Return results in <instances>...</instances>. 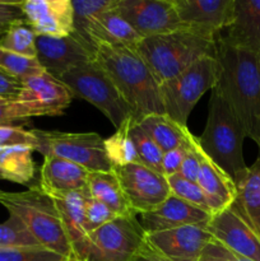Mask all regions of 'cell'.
I'll return each mask as SVG.
<instances>
[{"instance_id": "obj_34", "label": "cell", "mask_w": 260, "mask_h": 261, "mask_svg": "<svg viewBox=\"0 0 260 261\" xmlns=\"http://www.w3.org/2000/svg\"><path fill=\"white\" fill-rule=\"evenodd\" d=\"M167 182L168 186H170L171 194H173L177 198L183 199V200L188 201V203L193 204V205L211 213L205 194H204V191L201 190V188L198 184L185 180V178H183L178 175H173L167 177Z\"/></svg>"}, {"instance_id": "obj_13", "label": "cell", "mask_w": 260, "mask_h": 261, "mask_svg": "<svg viewBox=\"0 0 260 261\" xmlns=\"http://www.w3.org/2000/svg\"><path fill=\"white\" fill-rule=\"evenodd\" d=\"M184 27L214 38L233 22L235 0H173Z\"/></svg>"}, {"instance_id": "obj_39", "label": "cell", "mask_w": 260, "mask_h": 261, "mask_svg": "<svg viewBox=\"0 0 260 261\" xmlns=\"http://www.w3.org/2000/svg\"><path fill=\"white\" fill-rule=\"evenodd\" d=\"M189 142H190V148L184 158L181 167L176 175L181 176L183 178L189 181L196 182L198 180L199 168H200V161H199L198 147H196V137L190 133L189 134Z\"/></svg>"}, {"instance_id": "obj_31", "label": "cell", "mask_w": 260, "mask_h": 261, "mask_svg": "<svg viewBox=\"0 0 260 261\" xmlns=\"http://www.w3.org/2000/svg\"><path fill=\"white\" fill-rule=\"evenodd\" d=\"M130 137L134 143L135 152H137L138 163L144 165L152 170L157 171L163 175L162 158L163 152L158 148V145L138 126L137 122H133L130 127Z\"/></svg>"}, {"instance_id": "obj_45", "label": "cell", "mask_w": 260, "mask_h": 261, "mask_svg": "<svg viewBox=\"0 0 260 261\" xmlns=\"http://www.w3.org/2000/svg\"><path fill=\"white\" fill-rule=\"evenodd\" d=\"M199 261H212V260H209V259H206V257L201 256V257H200V260H199Z\"/></svg>"}, {"instance_id": "obj_29", "label": "cell", "mask_w": 260, "mask_h": 261, "mask_svg": "<svg viewBox=\"0 0 260 261\" xmlns=\"http://www.w3.org/2000/svg\"><path fill=\"white\" fill-rule=\"evenodd\" d=\"M119 0H71L74 13V32L75 36L87 48L96 54V50L87 43L86 30L94 17L107 10L115 9Z\"/></svg>"}, {"instance_id": "obj_5", "label": "cell", "mask_w": 260, "mask_h": 261, "mask_svg": "<svg viewBox=\"0 0 260 261\" xmlns=\"http://www.w3.org/2000/svg\"><path fill=\"white\" fill-rule=\"evenodd\" d=\"M0 205L18 217L40 245L65 259H73L70 242L53 198L38 184L20 193L0 190Z\"/></svg>"}, {"instance_id": "obj_23", "label": "cell", "mask_w": 260, "mask_h": 261, "mask_svg": "<svg viewBox=\"0 0 260 261\" xmlns=\"http://www.w3.org/2000/svg\"><path fill=\"white\" fill-rule=\"evenodd\" d=\"M223 37L260 56V0H235L233 22Z\"/></svg>"}, {"instance_id": "obj_6", "label": "cell", "mask_w": 260, "mask_h": 261, "mask_svg": "<svg viewBox=\"0 0 260 261\" xmlns=\"http://www.w3.org/2000/svg\"><path fill=\"white\" fill-rule=\"evenodd\" d=\"M218 83V61L216 56H204L191 64L175 78L160 84L163 111L168 117L186 126L189 116L206 91Z\"/></svg>"}, {"instance_id": "obj_18", "label": "cell", "mask_w": 260, "mask_h": 261, "mask_svg": "<svg viewBox=\"0 0 260 261\" xmlns=\"http://www.w3.org/2000/svg\"><path fill=\"white\" fill-rule=\"evenodd\" d=\"M212 214L171 194L161 205L140 214V226L145 233L167 231L185 226H206Z\"/></svg>"}, {"instance_id": "obj_38", "label": "cell", "mask_w": 260, "mask_h": 261, "mask_svg": "<svg viewBox=\"0 0 260 261\" xmlns=\"http://www.w3.org/2000/svg\"><path fill=\"white\" fill-rule=\"evenodd\" d=\"M115 218H117V216L109 206L89 196L86 205V222L89 233L94 229L102 227L103 224L114 221Z\"/></svg>"}, {"instance_id": "obj_22", "label": "cell", "mask_w": 260, "mask_h": 261, "mask_svg": "<svg viewBox=\"0 0 260 261\" xmlns=\"http://www.w3.org/2000/svg\"><path fill=\"white\" fill-rule=\"evenodd\" d=\"M196 147H198L199 161H200L196 184L205 194L209 211L213 216L235 203L237 194L236 186L231 177L203 152V149L199 147L198 140H196Z\"/></svg>"}, {"instance_id": "obj_36", "label": "cell", "mask_w": 260, "mask_h": 261, "mask_svg": "<svg viewBox=\"0 0 260 261\" xmlns=\"http://www.w3.org/2000/svg\"><path fill=\"white\" fill-rule=\"evenodd\" d=\"M24 147L37 149L38 140L32 130H25L22 125H0V148Z\"/></svg>"}, {"instance_id": "obj_24", "label": "cell", "mask_w": 260, "mask_h": 261, "mask_svg": "<svg viewBox=\"0 0 260 261\" xmlns=\"http://www.w3.org/2000/svg\"><path fill=\"white\" fill-rule=\"evenodd\" d=\"M235 186L237 194L232 205L260 234V154Z\"/></svg>"}, {"instance_id": "obj_35", "label": "cell", "mask_w": 260, "mask_h": 261, "mask_svg": "<svg viewBox=\"0 0 260 261\" xmlns=\"http://www.w3.org/2000/svg\"><path fill=\"white\" fill-rule=\"evenodd\" d=\"M65 257L45 247H0V261H63Z\"/></svg>"}, {"instance_id": "obj_48", "label": "cell", "mask_w": 260, "mask_h": 261, "mask_svg": "<svg viewBox=\"0 0 260 261\" xmlns=\"http://www.w3.org/2000/svg\"><path fill=\"white\" fill-rule=\"evenodd\" d=\"M0 74H5V73H4V71H3V70H2V69H0Z\"/></svg>"}, {"instance_id": "obj_50", "label": "cell", "mask_w": 260, "mask_h": 261, "mask_svg": "<svg viewBox=\"0 0 260 261\" xmlns=\"http://www.w3.org/2000/svg\"><path fill=\"white\" fill-rule=\"evenodd\" d=\"M259 150H260V149H259Z\"/></svg>"}, {"instance_id": "obj_28", "label": "cell", "mask_w": 260, "mask_h": 261, "mask_svg": "<svg viewBox=\"0 0 260 261\" xmlns=\"http://www.w3.org/2000/svg\"><path fill=\"white\" fill-rule=\"evenodd\" d=\"M134 119L129 117L117 127L116 133L110 138L105 139V149L112 166H125L130 163H138L137 152L134 143L130 137V127Z\"/></svg>"}, {"instance_id": "obj_47", "label": "cell", "mask_w": 260, "mask_h": 261, "mask_svg": "<svg viewBox=\"0 0 260 261\" xmlns=\"http://www.w3.org/2000/svg\"><path fill=\"white\" fill-rule=\"evenodd\" d=\"M63 261H78V260H75V259H65V260H63Z\"/></svg>"}, {"instance_id": "obj_32", "label": "cell", "mask_w": 260, "mask_h": 261, "mask_svg": "<svg viewBox=\"0 0 260 261\" xmlns=\"http://www.w3.org/2000/svg\"><path fill=\"white\" fill-rule=\"evenodd\" d=\"M40 242L18 217L9 218L0 224V247H38ZM42 247V246H41Z\"/></svg>"}, {"instance_id": "obj_33", "label": "cell", "mask_w": 260, "mask_h": 261, "mask_svg": "<svg viewBox=\"0 0 260 261\" xmlns=\"http://www.w3.org/2000/svg\"><path fill=\"white\" fill-rule=\"evenodd\" d=\"M0 69L20 82L45 71L36 58H25L4 48H0Z\"/></svg>"}, {"instance_id": "obj_26", "label": "cell", "mask_w": 260, "mask_h": 261, "mask_svg": "<svg viewBox=\"0 0 260 261\" xmlns=\"http://www.w3.org/2000/svg\"><path fill=\"white\" fill-rule=\"evenodd\" d=\"M137 124L163 153L186 142L189 133L188 126H181L166 114H150Z\"/></svg>"}, {"instance_id": "obj_12", "label": "cell", "mask_w": 260, "mask_h": 261, "mask_svg": "<svg viewBox=\"0 0 260 261\" xmlns=\"http://www.w3.org/2000/svg\"><path fill=\"white\" fill-rule=\"evenodd\" d=\"M216 241L252 261H260V234L233 205L213 214L205 226Z\"/></svg>"}, {"instance_id": "obj_27", "label": "cell", "mask_w": 260, "mask_h": 261, "mask_svg": "<svg viewBox=\"0 0 260 261\" xmlns=\"http://www.w3.org/2000/svg\"><path fill=\"white\" fill-rule=\"evenodd\" d=\"M32 152V148L24 145L0 148V171L4 180L32 186L36 173Z\"/></svg>"}, {"instance_id": "obj_7", "label": "cell", "mask_w": 260, "mask_h": 261, "mask_svg": "<svg viewBox=\"0 0 260 261\" xmlns=\"http://www.w3.org/2000/svg\"><path fill=\"white\" fill-rule=\"evenodd\" d=\"M59 81L70 91L73 97L86 99L96 106L116 129L132 117L129 107L115 84L94 60L66 71Z\"/></svg>"}, {"instance_id": "obj_44", "label": "cell", "mask_w": 260, "mask_h": 261, "mask_svg": "<svg viewBox=\"0 0 260 261\" xmlns=\"http://www.w3.org/2000/svg\"><path fill=\"white\" fill-rule=\"evenodd\" d=\"M132 261H167L163 256H161L155 250H153L149 246L147 241H145L144 246L140 249V251L138 252L137 256L134 257Z\"/></svg>"}, {"instance_id": "obj_10", "label": "cell", "mask_w": 260, "mask_h": 261, "mask_svg": "<svg viewBox=\"0 0 260 261\" xmlns=\"http://www.w3.org/2000/svg\"><path fill=\"white\" fill-rule=\"evenodd\" d=\"M112 171L135 214L153 211L171 195L167 178L147 166L130 163L114 166Z\"/></svg>"}, {"instance_id": "obj_15", "label": "cell", "mask_w": 260, "mask_h": 261, "mask_svg": "<svg viewBox=\"0 0 260 261\" xmlns=\"http://www.w3.org/2000/svg\"><path fill=\"white\" fill-rule=\"evenodd\" d=\"M212 240L205 226H185L145 233V241L167 261H199Z\"/></svg>"}, {"instance_id": "obj_4", "label": "cell", "mask_w": 260, "mask_h": 261, "mask_svg": "<svg viewBox=\"0 0 260 261\" xmlns=\"http://www.w3.org/2000/svg\"><path fill=\"white\" fill-rule=\"evenodd\" d=\"M245 138L246 134L240 121L214 88L209 98L205 127L196 140L203 152L231 177L235 185L249 167L244 158Z\"/></svg>"}, {"instance_id": "obj_20", "label": "cell", "mask_w": 260, "mask_h": 261, "mask_svg": "<svg viewBox=\"0 0 260 261\" xmlns=\"http://www.w3.org/2000/svg\"><path fill=\"white\" fill-rule=\"evenodd\" d=\"M89 173L91 171L70 161L46 155L37 184L43 193L54 198L88 188Z\"/></svg>"}, {"instance_id": "obj_21", "label": "cell", "mask_w": 260, "mask_h": 261, "mask_svg": "<svg viewBox=\"0 0 260 261\" xmlns=\"http://www.w3.org/2000/svg\"><path fill=\"white\" fill-rule=\"evenodd\" d=\"M142 40L134 28L120 15L116 8L94 17L86 30L87 43L94 50L98 45L135 48Z\"/></svg>"}, {"instance_id": "obj_40", "label": "cell", "mask_w": 260, "mask_h": 261, "mask_svg": "<svg viewBox=\"0 0 260 261\" xmlns=\"http://www.w3.org/2000/svg\"><path fill=\"white\" fill-rule=\"evenodd\" d=\"M189 134H190V132L188 133L186 142H184L183 144L173 148V149L168 150V152L163 153L162 168H163V176H165L166 178L170 177V176L176 175V173L178 172V170H180L181 163H183L184 158H185L186 153H188L189 148H190Z\"/></svg>"}, {"instance_id": "obj_16", "label": "cell", "mask_w": 260, "mask_h": 261, "mask_svg": "<svg viewBox=\"0 0 260 261\" xmlns=\"http://www.w3.org/2000/svg\"><path fill=\"white\" fill-rule=\"evenodd\" d=\"M73 94L59 79L48 73L37 74L22 81L18 101L35 116H59L70 106Z\"/></svg>"}, {"instance_id": "obj_25", "label": "cell", "mask_w": 260, "mask_h": 261, "mask_svg": "<svg viewBox=\"0 0 260 261\" xmlns=\"http://www.w3.org/2000/svg\"><path fill=\"white\" fill-rule=\"evenodd\" d=\"M88 190L92 198L109 206L117 217H137L114 171L89 173Z\"/></svg>"}, {"instance_id": "obj_30", "label": "cell", "mask_w": 260, "mask_h": 261, "mask_svg": "<svg viewBox=\"0 0 260 261\" xmlns=\"http://www.w3.org/2000/svg\"><path fill=\"white\" fill-rule=\"evenodd\" d=\"M36 37L37 36L25 20L18 22L0 37V48L25 58H36Z\"/></svg>"}, {"instance_id": "obj_11", "label": "cell", "mask_w": 260, "mask_h": 261, "mask_svg": "<svg viewBox=\"0 0 260 261\" xmlns=\"http://www.w3.org/2000/svg\"><path fill=\"white\" fill-rule=\"evenodd\" d=\"M116 10L142 38L185 28L173 0H119Z\"/></svg>"}, {"instance_id": "obj_49", "label": "cell", "mask_w": 260, "mask_h": 261, "mask_svg": "<svg viewBox=\"0 0 260 261\" xmlns=\"http://www.w3.org/2000/svg\"><path fill=\"white\" fill-rule=\"evenodd\" d=\"M259 70H260V56H259Z\"/></svg>"}, {"instance_id": "obj_42", "label": "cell", "mask_w": 260, "mask_h": 261, "mask_svg": "<svg viewBox=\"0 0 260 261\" xmlns=\"http://www.w3.org/2000/svg\"><path fill=\"white\" fill-rule=\"evenodd\" d=\"M201 256L206 257V259L212 261H252L236 254V252L231 251V250L227 249L226 246L219 244L214 239L206 245Z\"/></svg>"}, {"instance_id": "obj_9", "label": "cell", "mask_w": 260, "mask_h": 261, "mask_svg": "<svg viewBox=\"0 0 260 261\" xmlns=\"http://www.w3.org/2000/svg\"><path fill=\"white\" fill-rule=\"evenodd\" d=\"M144 244L137 217H117L88 234L82 261H132Z\"/></svg>"}, {"instance_id": "obj_46", "label": "cell", "mask_w": 260, "mask_h": 261, "mask_svg": "<svg viewBox=\"0 0 260 261\" xmlns=\"http://www.w3.org/2000/svg\"><path fill=\"white\" fill-rule=\"evenodd\" d=\"M0 180H4V176H3L2 171H0Z\"/></svg>"}, {"instance_id": "obj_14", "label": "cell", "mask_w": 260, "mask_h": 261, "mask_svg": "<svg viewBox=\"0 0 260 261\" xmlns=\"http://www.w3.org/2000/svg\"><path fill=\"white\" fill-rule=\"evenodd\" d=\"M36 51V59L43 70L56 79L71 69L93 61L96 55L74 35L66 37L37 36Z\"/></svg>"}, {"instance_id": "obj_1", "label": "cell", "mask_w": 260, "mask_h": 261, "mask_svg": "<svg viewBox=\"0 0 260 261\" xmlns=\"http://www.w3.org/2000/svg\"><path fill=\"white\" fill-rule=\"evenodd\" d=\"M218 83L216 89L241 124L246 138L260 149V70L259 56L232 45L224 37L217 40Z\"/></svg>"}, {"instance_id": "obj_43", "label": "cell", "mask_w": 260, "mask_h": 261, "mask_svg": "<svg viewBox=\"0 0 260 261\" xmlns=\"http://www.w3.org/2000/svg\"><path fill=\"white\" fill-rule=\"evenodd\" d=\"M22 82L8 74H0V99H18Z\"/></svg>"}, {"instance_id": "obj_8", "label": "cell", "mask_w": 260, "mask_h": 261, "mask_svg": "<svg viewBox=\"0 0 260 261\" xmlns=\"http://www.w3.org/2000/svg\"><path fill=\"white\" fill-rule=\"evenodd\" d=\"M38 140L37 152L76 163L91 172L112 171L105 149V139L97 133H63L32 129Z\"/></svg>"}, {"instance_id": "obj_37", "label": "cell", "mask_w": 260, "mask_h": 261, "mask_svg": "<svg viewBox=\"0 0 260 261\" xmlns=\"http://www.w3.org/2000/svg\"><path fill=\"white\" fill-rule=\"evenodd\" d=\"M33 117L27 106L18 99H0V125H25Z\"/></svg>"}, {"instance_id": "obj_19", "label": "cell", "mask_w": 260, "mask_h": 261, "mask_svg": "<svg viewBox=\"0 0 260 261\" xmlns=\"http://www.w3.org/2000/svg\"><path fill=\"white\" fill-rule=\"evenodd\" d=\"M91 196L88 188L65 195L54 196L53 200L58 208L64 229L70 242L73 259L82 261L88 240V227L86 222L87 200Z\"/></svg>"}, {"instance_id": "obj_3", "label": "cell", "mask_w": 260, "mask_h": 261, "mask_svg": "<svg viewBox=\"0 0 260 261\" xmlns=\"http://www.w3.org/2000/svg\"><path fill=\"white\" fill-rule=\"evenodd\" d=\"M135 51L160 86L183 73L200 58L216 56L217 40L183 28L143 38Z\"/></svg>"}, {"instance_id": "obj_17", "label": "cell", "mask_w": 260, "mask_h": 261, "mask_svg": "<svg viewBox=\"0 0 260 261\" xmlns=\"http://www.w3.org/2000/svg\"><path fill=\"white\" fill-rule=\"evenodd\" d=\"M20 5L36 36L66 37L74 32L71 0H24Z\"/></svg>"}, {"instance_id": "obj_2", "label": "cell", "mask_w": 260, "mask_h": 261, "mask_svg": "<svg viewBox=\"0 0 260 261\" xmlns=\"http://www.w3.org/2000/svg\"><path fill=\"white\" fill-rule=\"evenodd\" d=\"M94 61L115 84L135 122L150 114H165L160 86L135 48L98 45Z\"/></svg>"}, {"instance_id": "obj_41", "label": "cell", "mask_w": 260, "mask_h": 261, "mask_svg": "<svg viewBox=\"0 0 260 261\" xmlns=\"http://www.w3.org/2000/svg\"><path fill=\"white\" fill-rule=\"evenodd\" d=\"M25 20L20 2L0 0V37L8 32L13 24Z\"/></svg>"}]
</instances>
